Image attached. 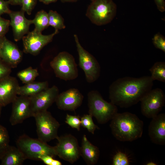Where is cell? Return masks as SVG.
<instances>
[{"mask_svg":"<svg viewBox=\"0 0 165 165\" xmlns=\"http://www.w3.org/2000/svg\"><path fill=\"white\" fill-rule=\"evenodd\" d=\"M151 73L150 76L153 81L157 80L165 82V62H156L149 69Z\"/></svg>","mask_w":165,"mask_h":165,"instance_id":"603a6c76","label":"cell"},{"mask_svg":"<svg viewBox=\"0 0 165 165\" xmlns=\"http://www.w3.org/2000/svg\"><path fill=\"white\" fill-rule=\"evenodd\" d=\"M87 99L89 113L94 117L100 124L107 123L118 113L117 106L105 101L97 91L89 92Z\"/></svg>","mask_w":165,"mask_h":165,"instance_id":"3957f363","label":"cell"},{"mask_svg":"<svg viewBox=\"0 0 165 165\" xmlns=\"http://www.w3.org/2000/svg\"><path fill=\"white\" fill-rule=\"evenodd\" d=\"M79 57V65L85 73L88 82L96 81L100 75V65L96 58L85 50L80 43L78 36L74 35Z\"/></svg>","mask_w":165,"mask_h":165,"instance_id":"ba28073f","label":"cell"},{"mask_svg":"<svg viewBox=\"0 0 165 165\" xmlns=\"http://www.w3.org/2000/svg\"><path fill=\"white\" fill-rule=\"evenodd\" d=\"M91 1H92L93 0H90Z\"/></svg>","mask_w":165,"mask_h":165,"instance_id":"ee69618b","label":"cell"},{"mask_svg":"<svg viewBox=\"0 0 165 165\" xmlns=\"http://www.w3.org/2000/svg\"><path fill=\"white\" fill-rule=\"evenodd\" d=\"M2 107L0 106V117L1 113Z\"/></svg>","mask_w":165,"mask_h":165,"instance_id":"7bdbcfd3","label":"cell"},{"mask_svg":"<svg viewBox=\"0 0 165 165\" xmlns=\"http://www.w3.org/2000/svg\"><path fill=\"white\" fill-rule=\"evenodd\" d=\"M9 137L6 129L0 124V149H6L9 145Z\"/></svg>","mask_w":165,"mask_h":165,"instance_id":"4316f807","label":"cell"},{"mask_svg":"<svg viewBox=\"0 0 165 165\" xmlns=\"http://www.w3.org/2000/svg\"><path fill=\"white\" fill-rule=\"evenodd\" d=\"M39 160L42 161L47 165H61V163L59 160H56L49 155H46L39 158Z\"/></svg>","mask_w":165,"mask_h":165,"instance_id":"836d02e7","label":"cell"},{"mask_svg":"<svg viewBox=\"0 0 165 165\" xmlns=\"http://www.w3.org/2000/svg\"><path fill=\"white\" fill-rule=\"evenodd\" d=\"M57 0H39V2L43 3L45 4H49L50 3L55 2H57Z\"/></svg>","mask_w":165,"mask_h":165,"instance_id":"74e56055","label":"cell"},{"mask_svg":"<svg viewBox=\"0 0 165 165\" xmlns=\"http://www.w3.org/2000/svg\"><path fill=\"white\" fill-rule=\"evenodd\" d=\"M65 122L72 128L79 131L81 125V120L78 116L66 115Z\"/></svg>","mask_w":165,"mask_h":165,"instance_id":"f1b7e54d","label":"cell"},{"mask_svg":"<svg viewBox=\"0 0 165 165\" xmlns=\"http://www.w3.org/2000/svg\"><path fill=\"white\" fill-rule=\"evenodd\" d=\"M140 101L142 115L147 118L152 119L159 114L164 106L165 95L160 88L151 89Z\"/></svg>","mask_w":165,"mask_h":165,"instance_id":"30bf717a","label":"cell"},{"mask_svg":"<svg viewBox=\"0 0 165 165\" xmlns=\"http://www.w3.org/2000/svg\"><path fill=\"white\" fill-rule=\"evenodd\" d=\"M32 22L35 26L34 30L41 32L49 26L48 13L43 10L38 11Z\"/></svg>","mask_w":165,"mask_h":165,"instance_id":"7402d4cb","label":"cell"},{"mask_svg":"<svg viewBox=\"0 0 165 165\" xmlns=\"http://www.w3.org/2000/svg\"><path fill=\"white\" fill-rule=\"evenodd\" d=\"M48 14L49 26L57 30L65 28L64 19L60 14L56 11L52 10H50Z\"/></svg>","mask_w":165,"mask_h":165,"instance_id":"d4e9b609","label":"cell"},{"mask_svg":"<svg viewBox=\"0 0 165 165\" xmlns=\"http://www.w3.org/2000/svg\"><path fill=\"white\" fill-rule=\"evenodd\" d=\"M58 33V30H57L48 35H42L34 29L29 32L22 38L24 52L34 55L37 54L44 46L52 41L54 36Z\"/></svg>","mask_w":165,"mask_h":165,"instance_id":"8fae6325","label":"cell"},{"mask_svg":"<svg viewBox=\"0 0 165 165\" xmlns=\"http://www.w3.org/2000/svg\"><path fill=\"white\" fill-rule=\"evenodd\" d=\"M19 86L17 79L10 75L0 80V106L12 103L18 95Z\"/></svg>","mask_w":165,"mask_h":165,"instance_id":"9a60e30c","label":"cell"},{"mask_svg":"<svg viewBox=\"0 0 165 165\" xmlns=\"http://www.w3.org/2000/svg\"><path fill=\"white\" fill-rule=\"evenodd\" d=\"M12 103V110L9 119L12 125L21 123L25 119L33 117L30 97L19 95Z\"/></svg>","mask_w":165,"mask_h":165,"instance_id":"7c38bea8","label":"cell"},{"mask_svg":"<svg viewBox=\"0 0 165 165\" xmlns=\"http://www.w3.org/2000/svg\"><path fill=\"white\" fill-rule=\"evenodd\" d=\"M11 68L0 59V80L10 75Z\"/></svg>","mask_w":165,"mask_h":165,"instance_id":"1f68e13d","label":"cell"},{"mask_svg":"<svg viewBox=\"0 0 165 165\" xmlns=\"http://www.w3.org/2000/svg\"><path fill=\"white\" fill-rule=\"evenodd\" d=\"M26 159L17 147L9 145L5 149L0 160L1 165H21Z\"/></svg>","mask_w":165,"mask_h":165,"instance_id":"ffe728a7","label":"cell"},{"mask_svg":"<svg viewBox=\"0 0 165 165\" xmlns=\"http://www.w3.org/2000/svg\"><path fill=\"white\" fill-rule=\"evenodd\" d=\"M110 124L114 137L121 141H132L141 137L144 123L135 114L126 112L116 113Z\"/></svg>","mask_w":165,"mask_h":165,"instance_id":"7a4b0ae2","label":"cell"},{"mask_svg":"<svg viewBox=\"0 0 165 165\" xmlns=\"http://www.w3.org/2000/svg\"><path fill=\"white\" fill-rule=\"evenodd\" d=\"M17 75L22 83L25 84L34 81L39 73L36 69L30 67L20 71Z\"/></svg>","mask_w":165,"mask_h":165,"instance_id":"cb8c5ba5","label":"cell"},{"mask_svg":"<svg viewBox=\"0 0 165 165\" xmlns=\"http://www.w3.org/2000/svg\"><path fill=\"white\" fill-rule=\"evenodd\" d=\"M158 10L163 12L165 11V2L164 0H154Z\"/></svg>","mask_w":165,"mask_h":165,"instance_id":"d590c367","label":"cell"},{"mask_svg":"<svg viewBox=\"0 0 165 165\" xmlns=\"http://www.w3.org/2000/svg\"><path fill=\"white\" fill-rule=\"evenodd\" d=\"M8 1L0 0V16L5 13L9 14L11 11L9 8Z\"/></svg>","mask_w":165,"mask_h":165,"instance_id":"e575fe53","label":"cell"},{"mask_svg":"<svg viewBox=\"0 0 165 165\" xmlns=\"http://www.w3.org/2000/svg\"><path fill=\"white\" fill-rule=\"evenodd\" d=\"M10 25V20L0 16V37L4 36L7 32Z\"/></svg>","mask_w":165,"mask_h":165,"instance_id":"d6a6232c","label":"cell"},{"mask_svg":"<svg viewBox=\"0 0 165 165\" xmlns=\"http://www.w3.org/2000/svg\"><path fill=\"white\" fill-rule=\"evenodd\" d=\"M92 117V116L89 114L84 115L80 119L81 125L86 128L89 132L94 134L96 130L99 129V128L94 123Z\"/></svg>","mask_w":165,"mask_h":165,"instance_id":"484cf974","label":"cell"},{"mask_svg":"<svg viewBox=\"0 0 165 165\" xmlns=\"http://www.w3.org/2000/svg\"><path fill=\"white\" fill-rule=\"evenodd\" d=\"M50 65L56 76L61 79L72 80L78 76V69L74 58L67 52L59 53L50 62Z\"/></svg>","mask_w":165,"mask_h":165,"instance_id":"8992f818","label":"cell"},{"mask_svg":"<svg viewBox=\"0 0 165 165\" xmlns=\"http://www.w3.org/2000/svg\"><path fill=\"white\" fill-rule=\"evenodd\" d=\"M58 143L54 146L57 156L71 163L76 162L80 156V147L75 137L70 134L59 137Z\"/></svg>","mask_w":165,"mask_h":165,"instance_id":"9c48e42d","label":"cell"},{"mask_svg":"<svg viewBox=\"0 0 165 165\" xmlns=\"http://www.w3.org/2000/svg\"><path fill=\"white\" fill-rule=\"evenodd\" d=\"M17 147L22 152L26 159L39 160L41 156H57L54 146H51L38 138H31L23 134L16 141Z\"/></svg>","mask_w":165,"mask_h":165,"instance_id":"277c9868","label":"cell"},{"mask_svg":"<svg viewBox=\"0 0 165 165\" xmlns=\"http://www.w3.org/2000/svg\"><path fill=\"white\" fill-rule=\"evenodd\" d=\"M63 2H76L77 0H61Z\"/></svg>","mask_w":165,"mask_h":165,"instance_id":"ab89813d","label":"cell"},{"mask_svg":"<svg viewBox=\"0 0 165 165\" xmlns=\"http://www.w3.org/2000/svg\"><path fill=\"white\" fill-rule=\"evenodd\" d=\"M37 0H22L21 10L26 12L28 15H30L35 6Z\"/></svg>","mask_w":165,"mask_h":165,"instance_id":"4dcf8cb0","label":"cell"},{"mask_svg":"<svg viewBox=\"0 0 165 165\" xmlns=\"http://www.w3.org/2000/svg\"><path fill=\"white\" fill-rule=\"evenodd\" d=\"M83 99V95L78 89L71 88L59 94L55 102L60 109L74 111L81 106Z\"/></svg>","mask_w":165,"mask_h":165,"instance_id":"5bb4252c","label":"cell"},{"mask_svg":"<svg viewBox=\"0 0 165 165\" xmlns=\"http://www.w3.org/2000/svg\"><path fill=\"white\" fill-rule=\"evenodd\" d=\"M146 165H156L157 164L153 162L152 161H150L147 163L146 164Z\"/></svg>","mask_w":165,"mask_h":165,"instance_id":"b9f144b4","label":"cell"},{"mask_svg":"<svg viewBox=\"0 0 165 165\" xmlns=\"http://www.w3.org/2000/svg\"><path fill=\"white\" fill-rule=\"evenodd\" d=\"M22 0H8L9 4L13 5H21Z\"/></svg>","mask_w":165,"mask_h":165,"instance_id":"8d00e7d4","label":"cell"},{"mask_svg":"<svg viewBox=\"0 0 165 165\" xmlns=\"http://www.w3.org/2000/svg\"><path fill=\"white\" fill-rule=\"evenodd\" d=\"M117 10L112 0H93L88 6L86 15L93 24L101 26L110 22Z\"/></svg>","mask_w":165,"mask_h":165,"instance_id":"5b68a950","label":"cell"},{"mask_svg":"<svg viewBox=\"0 0 165 165\" xmlns=\"http://www.w3.org/2000/svg\"><path fill=\"white\" fill-rule=\"evenodd\" d=\"M59 94L58 88L54 85L30 97L33 116L35 113L47 110L55 102Z\"/></svg>","mask_w":165,"mask_h":165,"instance_id":"4fadbf2b","label":"cell"},{"mask_svg":"<svg viewBox=\"0 0 165 165\" xmlns=\"http://www.w3.org/2000/svg\"><path fill=\"white\" fill-rule=\"evenodd\" d=\"M49 88L47 81L32 82L19 86L17 92L18 95L31 97Z\"/></svg>","mask_w":165,"mask_h":165,"instance_id":"44dd1931","label":"cell"},{"mask_svg":"<svg viewBox=\"0 0 165 165\" xmlns=\"http://www.w3.org/2000/svg\"><path fill=\"white\" fill-rule=\"evenodd\" d=\"M153 81L148 76L119 78L109 87V98L117 106L124 108L130 107L140 101L152 89Z\"/></svg>","mask_w":165,"mask_h":165,"instance_id":"6da1fadb","label":"cell"},{"mask_svg":"<svg viewBox=\"0 0 165 165\" xmlns=\"http://www.w3.org/2000/svg\"><path fill=\"white\" fill-rule=\"evenodd\" d=\"M5 36L3 37H0V49L2 44V43L3 42V41L5 38ZM0 59H1L0 57Z\"/></svg>","mask_w":165,"mask_h":165,"instance_id":"f35d334b","label":"cell"},{"mask_svg":"<svg viewBox=\"0 0 165 165\" xmlns=\"http://www.w3.org/2000/svg\"><path fill=\"white\" fill-rule=\"evenodd\" d=\"M152 42L155 46L165 52V38L160 33L155 35L153 38Z\"/></svg>","mask_w":165,"mask_h":165,"instance_id":"f546056e","label":"cell"},{"mask_svg":"<svg viewBox=\"0 0 165 165\" xmlns=\"http://www.w3.org/2000/svg\"><path fill=\"white\" fill-rule=\"evenodd\" d=\"M113 165H129V161L127 156L124 153L119 152L114 156Z\"/></svg>","mask_w":165,"mask_h":165,"instance_id":"83f0119b","label":"cell"},{"mask_svg":"<svg viewBox=\"0 0 165 165\" xmlns=\"http://www.w3.org/2000/svg\"><path fill=\"white\" fill-rule=\"evenodd\" d=\"M0 57L11 68H14L21 62L22 53L14 44L5 37L0 49Z\"/></svg>","mask_w":165,"mask_h":165,"instance_id":"e0dca14e","label":"cell"},{"mask_svg":"<svg viewBox=\"0 0 165 165\" xmlns=\"http://www.w3.org/2000/svg\"><path fill=\"white\" fill-rule=\"evenodd\" d=\"M35 119L38 138L46 142L56 139L60 124L47 110L38 112L33 116Z\"/></svg>","mask_w":165,"mask_h":165,"instance_id":"52a82bcc","label":"cell"},{"mask_svg":"<svg viewBox=\"0 0 165 165\" xmlns=\"http://www.w3.org/2000/svg\"><path fill=\"white\" fill-rule=\"evenodd\" d=\"M25 12L22 11H11L8 14L10 17V25L12 27L14 39L18 41L22 39L25 35L29 32L30 26L32 24V20L25 16Z\"/></svg>","mask_w":165,"mask_h":165,"instance_id":"2e32d148","label":"cell"},{"mask_svg":"<svg viewBox=\"0 0 165 165\" xmlns=\"http://www.w3.org/2000/svg\"><path fill=\"white\" fill-rule=\"evenodd\" d=\"M6 149H0V160L2 156Z\"/></svg>","mask_w":165,"mask_h":165,"instance_id":"60d3db41","label":"cell"},{"mask_svg":"<svg viewBox=\"0 0 165 165\" xmlns=\"http://www.w3.org/2000/svg\"><path fill=\"white\" fill-rule=\"evenodd\" d=\"M80 152V156L87 164L93 165L97 163L100 155L99 150L90 143L85 135L82 138Z\"/></svg>","mask_w":165,"mask_h":165,"instance_id":"d6986e66","label":"cell"},{"mask_svg":"<svg viewBox=\"0 0 165 165\" xmlns=\"http://www.w3.org/2000/svg\"><path fill=\"white\" fill-rule=\"evenodd\" d=\"M148 134L153 143L160 145L165 144V114H158L152 119L148 127Z\"/></svg>","mask_w":165,"mask_h":165,"instance_id":"ac0fdd59","label":"cell"}]
</instances>
